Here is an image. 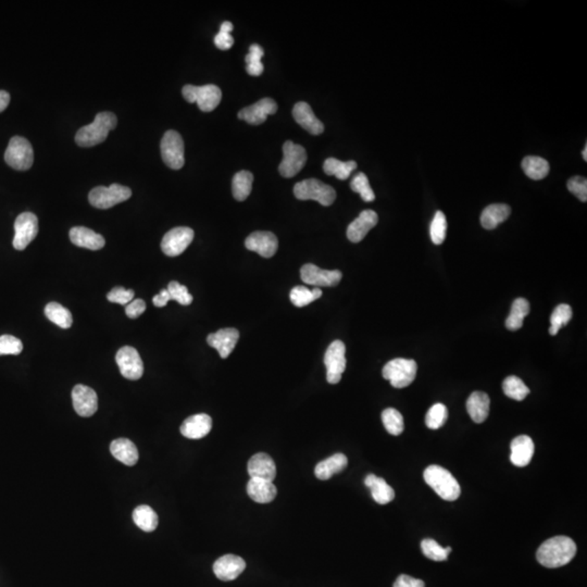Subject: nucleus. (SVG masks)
I'll return each instance as SVG.
<instances>
[{"label":"nucleus","mask_w":587,"mask_h":587,"mask_svg":"<svg viewBox=\"0 0 587 587\" xmlns=\"http://www.w3.org/2000/svg\"><path fill=\"white\" fill-rule=\"evenodd\" d=\"M378 217L373 210H365L347 227V238L352 243H359L367 236L369 231L378 225Z\"/></svg>","instance_id":"nucleus-22"},{"label":"nucleus","mask_w":587,"mask_h":587,"mask_svg":"<svg viewBox=\"0 0 587 587\" xmlns=\"http://www.w3.org/2000/svg\"><path fill=\"white\" fill-rule=\"evenodd\" d=\"M117 120L113 113H100L94 122L78 130L76 141L78 146L93 147L106 141L109 132L117 126Z\"/></svg>","instance_id":"nucleus-2"},{"label":"nucleus","mask_w":587,"mask_h":587,"mask_svg":"<svg viewBox=\"0 0 587 587\" xmlns=\"http://www.w3.org/2000/svg\"><path fill=\"white\" fill-rule=\"evenodd\" d=\"M170 300H171V296H170L168 290H162L158 295H156L152 298V303H154V305L156 306V307L161 308V307L167 306V303H169Z\"/></svg>","instance_id":"nucleus-55"},{"label":"nucleus","mask_w":587,"mask_h":587,"mask_svg":"<svg viewBox=\"0 0 587 587\" xmlns=\"http://www.w3.org/2000/svg\"><path fill=\"white\" fill-rule=\"evenodd\" d=\"M264 51L258 44H253L249 47V54L246 56V71L249 76H259L264 72V67L261 62Z\"/></svg>","instance_id":"nucleus-44"},{"label":"nucleus","mask_w":587,"mask_h":587,"mask_svg":"<svg viewBox=\"0 0 587 587\" xmlns=\"http://www.w3.org/2000/svg\"><path fill=\"white\" fill-rule=\"evenodd\" d=\"M168 292L171 296V300L178 301L180 305L188 306L193 303V296L188 292L187 287L181 285L179 282H170L168 285Z\"/></svg>","instance_id":"nucleus-48"},{"label":"nucleus","mask_w":587,"mask_h":587,"mask_svg":"<svg viewBox=\"0 0 587 587\" xmlns=\"http://www.w3.org/2000/svg\"><path fill=\"white\" fill-rule=\"evenodd\" d=\"M583 158H584L585 161L587 160V145H585L584 150L582 152Z\"/></svg>","instance_id":"nucleus-58"},{"label":"nucleus","mask_w":587,"mask_h":587,"mask_svg":"<svg viewBox=\"0 0 587 587\" xmlns=\"http://www.w3.org/2000/svg\"><path fill=\"white\" fill-rule=\"evenodd\" d=\"M322 296V290L319 287H314L312 290L306 286H296L290 290V298L292 305L298 308H303L310 305L314 300Z\"/></svg>","instance_id":"nucleus-39"},{"label":"nucleus","mask_w":587,"mask_h":587,"mask_svg":"<svg viewBox=\"0 0 587 587\" xmlns=\"http://www.w3.org/2000/svg\"><path fill=\"white\" fill-rule=\"evenodd\" d=\"M393 587H426V584L422 579H415V577H409L406 574H400V577H397L396 581H395Z\"/></svg>","instance_id":"nucleus-53"},{"label":"nucleus","mask_w":587,"mask_h":587,"mask_svg":"<svg viewBox=\"0 0 587 587\" xmlns=\"http://www.w3.org/2000/svg\"><path fill=\"white\" fill-rule=\"evenodd\" d=\"M115 361L124 378L136 381L143 376V363L139 352L130 346H124L115 355Z\"/></svg>","instance_id":"nucleus-13"},{"label":"nucleus","mask_w":587,"mask_h":587,"mask_svg":"<svg viewBox=\"0 0 587 587\" xmlns=\"http://www.w3.org/2000/svg\"><path fill=\"white\" fill-rule=\"evenodd\" d=\"M348 465L347 457L344 454H335L323 461L319 462L314 474L319 480L326 481L337 473L342 472Z\"/></svg>","instance_id":"nucleus-31"},{"label":"nucleus","mask_w":587,"mask_h":587,"mask_svg":"<svg viewBox=\"0 0 587 587\" xmlns=\"http://www.w3.org/2000/svg\"><path fill=\"white\" fill-rule=\"evenodd\" d=\"M357 163L355 161L343 162L335 158H329L324 161L323 170L325 174L336 176L338 180H347L355 170Z\"/></svg>","instance_id":"nucleus-38"},{"label":"nucleus","mask_w":587,"mask_h":587,"mask_svg":"<svg viewBox=\"0 0 587 587\" xmlns=\"http://www.w3.org/2000/svg\"><path fill=\"white\" fill-rule=\"evenodd\" d=\"M467 410L475 423H483L490 413V397L483 391H474L467 400Z\"/></svg>","instance_id":"nucleus-30"},{"label":"nucleus","mask_w":587,"mask_h":587,"mask_svg":"<svg viewBox=\"0 0 587 587\" xmlns=\"http://www.w3.org/2000/svg\"><path fill=\"white\" fill-rule=\"evenodd\" d=\"M183 97L186 102H196L199 109L204 113H210L219 106L222 100V91L217 85L208 84L205 87L186 85L183 87Z\"/></svg>","instance_id":"nucleus-7"},{"label":"nucleus","mask_w":587,"mask_h":587,"mask_svg":"<svg viewBox=\"0 0 587 587\" xmlns=\"http://www.w3.org/2000/svg\"><path fill=\"white\" fill-rule=\"evenodd\" d=\"M365 484L371 491L372 498L380 505L389 504L395 498V491L384 479L374 474L365 476Z\"/></svg>","instance_id":"nucleus-28"},{"label":"nucleus","mask_w":587,"mask_h":587,"mask_svg":"<svg viewBox=\"0 0 587 587\" xmlns=\"http://www.w3.org/2000/svg\"><path fill=\"white\" fill-rule=\"evenodd\" d=\"M417 365L413 359L397 358L385 365L382 371L383 378L395 389H404L415 381Z\"/></svg>","instance_id":"nucleus-5"},{"label":"nucleus","mask_w":587,"mask_h":587,"mask_svg":"<svg viewBox=\"0 0 587 587\" xmlns=\"http://www.w3.org/2000/svg\"><path fill=\"white\" fill-rule=\"evenodd\" d=\"M72 402L76 413L81 417H91L98 409V397L91 387L78 384L72 391Z\"/></svg>","instance_id":"nucleus-16"},{"label":"nucleus","mask_w":587,"mask_h":587,"mask_svg":"<svg viewBox=\"0 0 587 587\" xmlns=\"http://www.w3.org/2000/svg\"><path fill=\"white\" fill-rule=\"evenodd\" d=\"M292 117L301 128L308 130L312 135H320L323 133V123L319 120L307 102H297L292 109Z\"/></svg>","instance_id":"nucleus-24"},{"label":"nucleus","mask_w":587,"mask_h":587,"mask_svg":"<svg viewBox=\"0 0 587 587\" xmlns=\"http://www.w3.org/2000/svg\"><path fill=\"white\" fill-rule=\"evenodd\" d=\"M5 161L18 171L29 170L34 162V152L31 143L21 136L12 137L5 152Z\"/></svg>","instance_id":"nucleus-6"},{"label":"nucleus","mask_w":587,"mask_h":587,"mask_svg":"<svg viewBox=\"0 0 587 587\" xmlns=\"http://www.w3.org/2000/svg\"><path fill=\"white\" fill-rule=\"evenodd\" d=\"M522 169L525 174L532 180H543L549 173V163L544 158L536 156L525 157L522 161Z\"/></svg>","instance_id":"nucleus-33"},{"label":"nucleus","mask_w":587,"mask_h":587,"mask_svg":"<svg viewBox=\"0 0 587 587\" xmlns=\"http://www.w3.org/2000/svg\"><path fill=\"white\" fill-rule=\"evenodd\" d=\"M577 553V545L568 536H555L545 540L536 553L538 562L546 568H560L569 564Z\"/></svg>","instance_id":"nucleus-1"},{"label":"nucleus","mask_w":587,"mask_h":587,"mask_svg":"<svg viewBox=\"0 0 587 587\" xmlns=\"http://www.w3.org/2000/svg\"><path fill=\"white\" fill-rule=\"evenodd\" d=\"M572 316H573V313H572V308L569 305L561 303V305L557 306L553 314H551V327H549L551 335L555 336V335L558 334L559 330L569 323Z\"/></svg>","instance_id":"nucleus-42"},{"label":"nucleus","mask_w":587,"mask_h":587,"mask_svg":"<svg viewBox=\"0 0 587 587\" xmlns=\"http://www.w3.org/2000/svg\"><path fill=\"white\" fill-rule=\"evenodd\" d=\"M233 24L231 22L225 21L221 24V27H220V31L225 32V33H230L233 31Z\"/></svg>","instance_id":"nucleus-57"},{"label":"nucleus","mask_w":587,"mask_h":587,"mask_svg":"<svg viewBox=\"0 0 587 587\" xmlns=\"http://www.w3.org/2000/svg\"><path fill=\"white\" fill-rule=\"evenodd\" d=\"M248 474L251 479H260V480L273 482L277 476V465L269 454L264 452H259L251 457L248 461Z\"/></svg>","instance_id":"nucleus-21"},{"label":"nucleus","mask_w":587,"mask_h":587,"mask_svg":"<svg viewBox=\"0 0 587 587\" xmlns=\"http://www.w3.org/2000/svg\"><path fill=\"white\" fill-rule=\"evenodd\" d=\"M14 238L12 245L16 251H24L38 234V219L32 212H23L14 223Z\"/></svg>","instance_id":"nucleus-12"},{"label":"nucleus","mask_w":587,"mask_h":587,"mask_svg":"<svg viewBox=\"0 0 587 587\" xmlns=\"http://www.w3.org/2000/svg\"><path fill=\"white\" fill-rule=\"evenodd\" d=\"M253 175L249 171H240L234 175L232 181V193L234 198L244 201L251 195Z\"/></svg>","instance_id":"nucleus-37"},{"label":"nucleus","mask_w":587,"mask_h":587,"mask_svg":"<svg viewBox=\"0 0 587 587\" xmlns=\"http://www.w3.org/2000/svg\"><path fill=\"white\" fill-rule=\"evenodd\" d=\"M447 220L446 216L441 211H437L434 216L433 221L430 223V234L432 242L435 245H441L446 238Z\"/></svg>","instance_id":"nucleus-46"},{"label":"nucleus","mask_w":587,"mask_h":587,"mask_svg":"<svg viewBox=\"0 0 587 587\" xmlns=\"http://www.w3.org/2000/svg\"><path fill=\"white\" fill-rule=\"evenodd\" d=\"M511 209L508 205L494 204L486 207L481 216V225L486 230H494L508 219Z\"/></svg>","instance_id":"nucleus-32"},{"label":"nucleus","mask_w":587,"mask_h":587,"mask_svg":"<svg viewBox=\"0 0 587 587\" xmlns=\"http://www.w3.org/2000/svg\"><path fill=\"white\" fill-rule=\"evenodd\" d=\"M277 104L272 98H262L256 104L244 108L238 113V119L246 121L251 126H260L268 115L277 113Z\"/></svg>","instance_id":"nucleus-17"},{"label":"nucleus","mask_w":587,"mask_h":587,"mask_svg":"<svg viewBox=\"0 0 587 587\" xmlns=\"http://www.w3.org/2000/svg\"><path fill=\"white\" fill-rule=\"evenodd\" d=\"M238 338H240V332L233 327L229 329H222L216 333L209 334L207 337V342L209 346H211L214 349L219 352L220 357L222 359H227L229 356L232 354L235 346L238 344Z\"/></svg>","instance_id":"nucleus-20"},{"label":"nucleus","mask_w":587,"mask_h":587,"mask_svg":"<svg viewBox=\"0 0 587 587\" xmlns=\"http://www.w3.org/2000/svg\"><path fill=\"white\" fill-rule=\"evenodd\" d=\"M110 452L115 459L128 467L135 465L139 460V452L135 444L128 439H117L110 445Z\"/></svg>","instance_id":"nucleus-29"},{"label":"nucleus","mask_w":587,"mask_h":587,"mask_svg":"<svg viewBox=\"0 0 587 587\" xmlns=\"http://www.w3.org/2000/svg\"><path fill=\"white\" fill-rule=\"evenodd\" d=\"M23 350V344L20 339L12 335L0 336V356L19 355Z\"/></svg>","instance_id":"nucleus-49"},{"label":"nucleus","mask_w":587,"mask_h":587,"mask_svg":"<svg viewBox=\"0 0 587 587\" xmlns=\"http://www.w3.org/2000/svg\"><path fill=\"white\" fill-rule=\"evenodd\" d=\"M146 310V303L141 299L132 300L126 307V316L130 319L139 318Z\"/></svg>","instance_id":"nucleus-52"},{"label":"nucleus","mask_w":587,"mask_h":587,"mask_svg":"<svg viewBox=\"0 0 587 587\" xmlns=\"http://www.w3.org/2000/svg\"><path fill=\"white\" fill-rule=\"evenodd\" d=\"M423 478L444 500L454 501L459 498L461 487L448 470L439 465H430L423 473Z\"/></svg>","instance_id":"nucleus-3"},{"label":"nucleus","mask_w":587,"mask_h":587,"mask_svg":"<svg viewBox=\"0 0 587 587\" xmlns=\"http://www.w3.org/2000/svg\"><path fill=\"white\" fill-rule=\"evenodd\" d=\"M10 102V95L5 91H0V113L5 111Z\"/></svg>","instance_id":"nucleus-56"},{"label":"nucleus","mask_w":587,"mask_h":587,"mask_svg":"<svg viewBox=\"0 0 587 587\" xmlns=\"http://www.w3.org/2000/svg\"><path fill=\"white\" fill-rule=\"evenodd\" d=\"M300 277L306 284L314 287L336 286L342 279V272L338 270H323L314 264H305L300 269Z\"/></svg>","instance_id":"nucleus-15"},{"label":"nucleus","mask_w":587,"mask_h":587,"mask_svg":"<svg viewBox=\"0 0 587 587\" xmlns=\"http://www.w3.org/2000/svg\"><path fill=\"white\" fill-rule=\"evenodd\" d=\"M421 549L426 558L434 561H445L448 559L449 553L452 551L450 547H443L436 540L426 538L421 542Z\"/></svg>","instance_id":"nucleus-43"},{"label":"nucleus","mask_w":587,"mask_h":587,"mask_svg":"<svg viewBox=\"0 0 587 587\" xmlns=\"http://www.w3.org/2000/svg\"><path fill=\"white\" fill-rule=\"evenodd\" d=\"M45 316L61 329H69L73 323L72 313L58 303H49L45 307Z\"/></svg>","instance_id":"nucleus-36"},{"label":"nucleus","mask_w":587,"mask_h":587,"mask_svg":"<svg viewBox=\"0 0 587 587\" xmlns=\"http://www.w3.org/2000/svg\"><path fill=\"white\" fill-rule=\"evenodd\" d=\"M194 240V231L189 227H180L170 230L163 236L161 249L169 257L180 256L191 245Z\"/></svg>","instance_id":"nucleus-14"},{"label":"nucleus","mask_w":587,"mask_h":587,"mask_svg":"<svg viewBox=\"0 0 587 587\" xmlns=\"http://www.w3.org/2000/svg\"><path fill=\"white\" fill-rule=\"evenodd\" d=\"M568 189L571 192L573 195L577 196L579 200H587V181L586 179L582 176H574L570 179L568 182Z\"/></svg>","instance_id":"nucleus-51"},{"label":"nucleus","mask_w":587,"mask_h":587,"mask_svg":"<svg viewBox=\"0 0 587 587\" xmlns=\"http://www.w3.org/2000/svg\"><path fill=\"white\" fill-rule=\"evenodd\" d=\"M245 568L246 562L243 558L236 555H225L214 562V572L218 579L229 582L240 577Z\"/></svg>","instance_id":"nucleus-19"},{"label":"nucleus","mask_w":587,"mask_h":587,"mask_svg":"<svg viewBox=\"0 0 587 587\" xmlns=\"http://www.w3.org/2000/svg\"><path fill=\"white\" fill-rule=\"evenodd\" d=\"M530 313V303L525 298H518L511 306V311L506 320V327L510 331L521 329L525 316Z\"/></svg>","instance_id":"nucleus-34"},{"label":"nucleus","mask_w":587,"mask_h":587,"mask_svg":"<svg viewBox=\"0 0 587 587\" xmlns=\"http://www.w3.org/2000/svg\"><path fill=\"white\" fill-rule=\"evenodd\" d=\"M294 195L299 200H316L322 206H331L336 198V192L316 179L298 182L294 186Z\"/></svg>","instance_id":"nucleus-4"},{"label":"nucleus","mask_w":587,"mask_h":587,"mask_svg":"<svg viewBox=\"0 0 587 587\" xmlns=\"http://www.w3.org/2000/svg\"><path fill=\"white\" fill-rule=\"evenodd\" d=\"M350 187H352V191L360 194L361 198L365 203H371V201H373L376 199V195H374V192L371 188L368 176L365 173H358L355 178L352 179V183H350Z\"/></svg>","instance_id":"nucleus-47"},{"label":"nucleus","mask_w":587,"mask_h":587,"mask_svg":"<svg viewBox=\"0 0 587 587\" xmlns=\"http://www.w3.org/2000/svg\"><path fill=\"white\" fill-rule=\"evenodd\" d=\"M134 295L135 292L133 290H126L124 287L117 286L108 292L107 298L110 303L126 306L133 300Z\"/></svg>","instance_id":"nucleus-50"},{"label":"nucleus","mask_w":587,"mask_h":587,"mask_svg":"<svg viewBox=\"0 0 587 587\" xmlns=\"http://www.w3.org/2000/svg\"><path fill=\"white\" fill-rule=\"evenodd\" d=\"M70 240L78 247L87 248L91 251H100L106 244L104 236L84 227L71 229Z\"/></svg>","instance_id":"nucleus-26"},{"label":"nucleus","mask_w":587,"mask_h":587,"mask_svg":"<svg viewBox=\"0 0 587 587\" xmlns=\"http://www.w3.org/2000/svg\"><path fill=\"white\" fill-rule=\"evenodd\" d=\"M283 160L279 163V174L283 178L290 179L303 170L307 161L306 149L292 141H285L283 145Z\"/></svg>","instance_id":"nucleus-11"},{"label":"nucleus","mask_w":587,"mask_h":587,"mask_svg":"<svg viewBox=\"0 0 587 587\" xmlns=\"http://www.w3.org/2000/svg\"><path fill=\"white\" fill-rule=\"evenodd\" d=\"M133 520L135 525L143 532H154L159 521L154 509L147 505H141L135 508L133 511Z\"/></svg>","instance_id":"nucleus-35"},{"label":"nucleus","mask_w":587,"mask_h":587,"mask_svg":"<svg viewBox=\"0 0 587 587\" xmlns=\"http://www.w3.org/2000/svg\"><path fill=\"white\" fill-rule=\"evenodd\" d=\"M510 460L516 467H527L534 454V443L530 436L520 435L511 441Z\"/></svg>","instance_id":"nucleus-25"},{"label":"nucleus","mask_w":587,"mask_h":587,"mask_svg":"<svg viewBox=\"0 0 587 587\" xmlns=\"http://www.w3.org/2000/svg\"><path fill=\"white\" fill-rule=\"evenodd\" d=\"M245 246L248 251H255L264 258H271L277 253L279 242L273 233L258 231L246 238Z\"/></svg>","instance_id":"nucleus-18"},{"label":"nucleus","mask_w":587,"mask_h":587,"mask_svg":"<svg viewBox=\"0 0 587 587\" xmlns=\"http://www.w3.org/2000/svg\"><path fill=\"white\" fill-rule=\"evenodd\" d=\"M162 159L168 167L173 170H180L184 165V141L182 136L175 130H168L162 137L161 143Z\"/></svg>","instance_id":"nucleus-10"},{"label":"nucleus","mask_w":587,"mask_h":587,"mask_svg":"<svg viewBox=\"0 0 587 587\" xmlns=\"http://www.w3.org/2000/svg\"><path fill=\"white\" fill-rule=\"evenodd\" d=\"M346 346L342 341H334L326 349L324 365L326 367V381L337 384L342 380L346 369Z\"/></svg>","instance_id":"nucleus-9"},{"label":"nucleus","mask_w":587,"mask_h":587,"mask_svg":"<svg viewBox=\"0 0 587 587\" xmlns=\"http://www.w3.org/2000/svg\"><path fill=\"white\" fill-rule=\"evenodd\" d=\"M505 395L511 400L522 402L530 394V389L518 376H508L503 383Z\"/></svg>","instance_id":"nucleus-40"},{"label":"nucleus","mask_w":587,"mask_h":587,"mask_svg":"<svg viewBox=\"0 0 587 587\" xmlns=\"http://www.w3.org/2000/svg\"><path fill=\"white\" fill-rule=\"evenodd\" d=\"M132 196V191L126 186L113 184L109 187L98 186L91 189L89 200L91 206L98 209L113 208L115 205L128 200Z\"/></svg>","instance_id":"nucleus-8"},{"label":"nucleus","mask_w":587,"mask_h":587,"mask_svg":"<svg viewBox=\"0 0 587 587\" xmlns=\"http://www.w3.org/2000/svg\"><path fill=\"white\" fill-rule=\"evenodd\" d=\"M382 421L387 432L391 435L398 436L404 432V417L398 410L387 408L382 413Z\"/></svg>","instance_id":"nucleus-41"},{"label":"nucleus","mask_w":587,"mask_h":587,"mask_svg":"<svg viewBox=\"0 0 587 587\" xmlns=\"http://www.w3.org/2000/svg\"><path fill=\"white\" fill-rule=\"evenodd\" d=\"M247 494L258 504H269L277 497V490L273 482L260 479H251L247 484Z\"/></svg>","instance_id":"nucleus-27"},{"label":"nucleus","mask_w":587,"mask_h":587,"mask_svg":"<svg viewBox=\"0 0 587 587\" xmlns=\"http://www.w3.org/2000/svg\"><path fill=\"white\" fill-rule=\"evenodd\" d=\"M212 419L206 413H199L187 417L181 426V433L187 439H199L210 433Z\"/></svg>","instance_id":"nucleus-23"},{"label":"nucleus","mask_w":587,"mask_h":587,"mask_svg":"<svg viewBox=\"0 0 587 587\" xmlns=\"http://www.w3.org/2000/svg\"><path fill=\"white\" fill-rule=\"evenodd\" d=\"M448 410L443 404H435L430 408L426 415V424L430 430H439L446 423Z\"/></svg>","instance_id":"nucleus-45"},{"label":"nucleus","mask_w":587,"mask_h":587,"mask_svg":"<svg viewBox=\"0 0 587 587\" xmlns=\"http://www.w3.org/2000/svg\"><path fill=\"white\" fill-rule=\"evenodd\" d=\"M214 45L221 50L230 49L234 45V38L230 33L220 31L214 37Z\"/></svg>","instance_id":"nucleus-54"}]
</instances>
